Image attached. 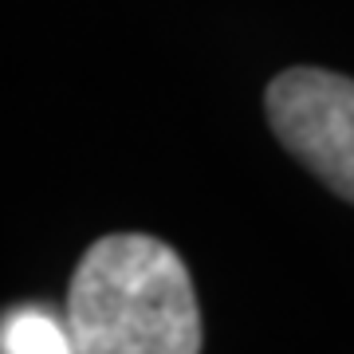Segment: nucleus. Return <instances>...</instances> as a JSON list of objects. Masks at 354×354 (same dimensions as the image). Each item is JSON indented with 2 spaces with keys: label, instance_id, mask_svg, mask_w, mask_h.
I'll list each match as a JSON object with an SVG mask.
<instances>
[{
  "label": "nucleus",
  "instance_id": "obj_1",
  "mask_svg": "<svg viewBox=\"0 0 354 354\" xmlns=\"http://www.w3.org/2000/svg\"><path fill=\"white\" fill-rule=\"evenodd\" d=\"M67 323L79 354H201L189 268L158 236L114 232L83 252Z\"/></svg>",
  "mask_w": 354,
  "mask_h": 354
},
{
  "label": "nucleus",
  "instance_id": "obj_2",
  "mask_svg": "<svg viewBox=\"0 0 354 354\" xmlns=\"http://www.w3.org/2000/svg\"><path fill=\"white\" fill-rule=\"evenodd\" d=\"M268 122L311 174L354 201V79L323 67H291L268 83Z\"/></svg>",
  "mask_w": 354,
  "mask_h": 354
},
{
  "label": "nucleus",
  "instance_id": "obj_3",
  "mask_svg": "<svg viewBox=\"0 0 354 354\" xmlns=\"http://www.w3.org/2000/svg\"><path fill=\"white\" fill-rule=\"evenodd\" d=\"M4 354H79L71 323H59L51 311H12L4 319Z\"/></svg>",
  "mask_w": 354,
  "mask_h": 354
}]
</instances>
